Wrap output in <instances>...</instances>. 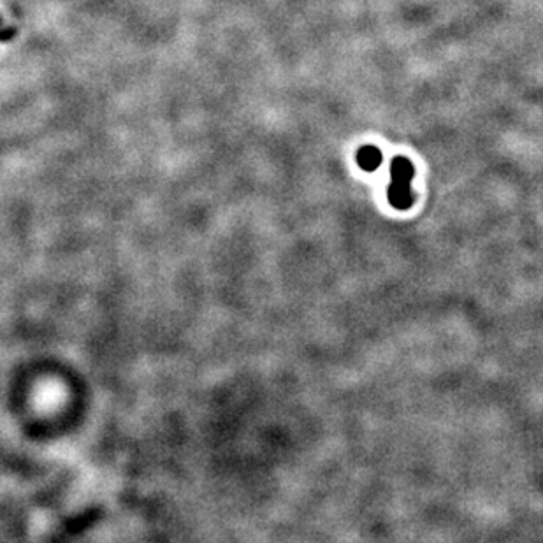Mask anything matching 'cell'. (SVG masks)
<instances>
[{"label": "cell", "instance_id": "obj_2", "mask_svg": "<svg viewBox=\"0 0 543 543\" xmlns=\"http://www.w3.org/2000/svg\"><path fill=\"white\" fill-rule=\"evenodd\" d=\"M357 164L361 169L368 171V173H373L380 167L382 164V151L378 150L377 146L373 144H366V146H361L357 150Z\"/></svg>", "mask_w": 543, "mask_h": 543}, {"label": "cell", "instance_id": "obj_1", "mask_svg": "<svg viewBox=\"0 0 543 543\" xmlns=\"http://www.w3.org/2000/svg\"><path fill=\"white\" fill-rule=\"evenodd\" d=\"M415 174L413 164L407 156H396L391 162V185L387 190V199L392 208L407 211L413 204L412 179Z\"/></svg>", "mask_w": 543, "mask_h": 543}]
</instances>
